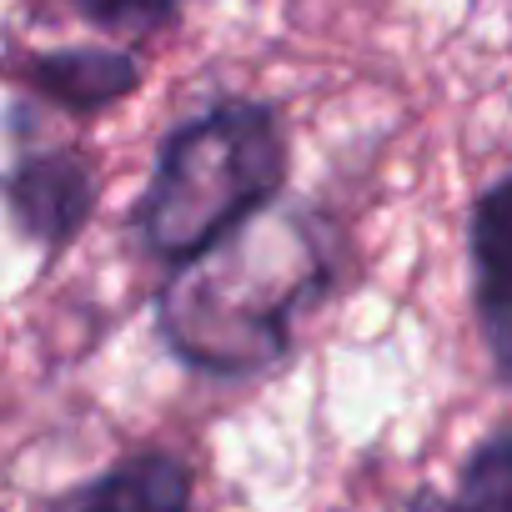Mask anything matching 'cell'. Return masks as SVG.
Instances as JSON below:
<instances>
[{
  "label": "cell",
  "mask_w": 512,
  "mask_h": 512,
  "mask_svg": "<svg viewBox=\"0 0 512 512\" xmlns=\"http://www.w3.org/2000/svg\"><path fill=\"white\" fill-rule=\"evenodd\" d=\"M327 236L307 211L267 206L171 267L156 292L161 342L206 377H251L292 352L297 317L327 292Z\"/></svg>",
  "instance_id": "1"
},
{
  "label": "cell",
  "mask_w": 512,
  "mask_h": 512,
  "mask_svg": "<svg viewBox=\"0 0 512 512\" xmlns=\"http://www.w3.org/2000/svg\"><path fill=\"white\" fill-rule=\"evenodd\" d=\"M287 186V136L267 101H216L181 121L151 166L136 206V236L166 267H181Z\"/></svg>",
  "instance_id": "2"
},
{
  "label": "cell",
  "mask_w": 512,
  "mask_h": 512,
  "mask_svg": "<svg viewBox=\"0 0 512 512\" xmlns=\"http://www.w3.org/2000/svg\"><path fill=\"white\" fill-rule=\"evenodd\" d=\"M6 211L46 251H66L96 211V171L81 151H31L6 171Z\"/></svg>",
  "instance_id": "3"
},
{
  "label": "cell",
  "mask_w": 512,
  "mask_h": 512,
  "mask_svg": "<svg viewBox=\"0 0 512 512\" xmlns=\"http://www.w3.org/2000/svg\"><path fill=\"white\" fill-rule=\"evenodd\" d=\"M472 302L497 382H512V176L477 191L467 216Z\"/></svg>",
  "instance_id": "4"
},
{
  "label": "cell",
  "mask_w": 512,
  "mask_h": 512,
  "mask_svg": "<svg viewBox=\"0 0 512 512\" xmlns=\"http://www.w3.org/2000/svg\"><path fill=\"white\" fill-rule=\"evenodd\" d=\"M31 512H191V467L176 452L146 447Z\"/></svg>",
  "instance_id": "5"
},
{
  "label": "cell",
  "mask_w": 512,
  "mask_h": 512,
  "mask_svg": "<svg viewBox=\"0 0 512 512\" xmlns=\"http://www.w3.org/2000/svg\"><path fill=\"white\" fill-rule=\"evenodd\" d=\"M21 81L71 111V116H96L106 106H116L121 96L136 91L141 81V66L131 51H111V46H71V51H41L21 66Z\"/></svg>",
  "instance_id": "6"
},
{
  "label": "cell",
  "mask_w": 512,
  "mask_h": 512,
  "mask_svg": "<svg viewBox=\"0 0 512 512\" xmlns=\"http://www.w3.org/2000/svg\"><path fill=\"white\" fill-rule=\"evenodd\" d=\"M402 512H512V427H497L467 452L452 497L422 487Z\"/></svg>",
  "instance_id": "7"
},
{
  "label": "cell",
  "mask_w": 512,
  "mask_h": 512,
  "mask_svg": "<svg viewBox=\"0 0 512 512\" xmlns=\"http://www.w3.org/2000/svg\"><path fill=\"white\" fill-rule=\"evenodd\" d=\"M76 11L111 36H151L176 21L181 0H76Z\"/></svg>",
  "instance_id": "8"
}]
</instances>
